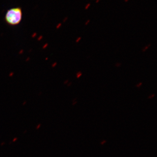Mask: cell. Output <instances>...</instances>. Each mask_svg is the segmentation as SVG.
I'll use <instances>...</instances> for the list:
<instances>
[{"label":"cell","mask_w":157,"mask_h":157,"mask_svg":"<svg viewBox=\"0 0 157 157\" xmlns=\"http://www.w3.org/2000/svg\"><path fill=\"white\" fill-rule=\"evenodd\" d=\"M23 12L20 7H15L9 9L6 12L5 20L9 25L16 26L19 25L22 19Z\"/></svg>","instance_id":"cell-1"},{"label":"cell","mask_w":157,"mask_h":157,"mask_svg":"<svg viewBox=\"0 0 157 157\" xmlns=\"http://www.w3.org/2000/svg\"><path fill=\"white\" fill-rule=\"evenodd\" d=\"M82 75V73L81 72L79 71V72H78V73H76V77L78 78H79L81 77Z\"/></svg>","instance_id":"cell-2"},{"label":"cell","mask_w":157,"mask_h":157,"mask_svg":"<svg viewBox=\"0 0 157 157\" xmlns=\"http://www.w3.org/2000/svg\"><path fill=\"white\" fill-rule=\"evenodd\" d=\"M151 46V44H149V45H147V46H145V47H144V48H143V50H142V51L144 52H145V51H146L147 50V49H148L149 47H150V46Z\"/></svg>","instance_id":"cell-3"},{"label":"cell","mask_w":157,"mask_h":157,"mask_svg":"<svg viewBox=\"0 0 157 157\" xmlns=\"http://www.w3.org/2000/svg\"><path fill=\"white\" fill-rule=\"evenodd\" d=\"M142 82H139V83H138V84H137V85H136V86H137V87H140V86H141V85H142Z\"/></svg>","instance_id":"cell-4"},{"label":"cell","mask_w":157,"mask_h":157,"mask_svg":"<svg viewBox=\"0 0 157 157\" xmlns=\"http://www.w3.org/2000/svg\"><path fill=\"white\" fill-rule=\"evenodd\" d=\"M81 37H78V38H77V39L76 40V42H79V41H80V40H81Z\"/></svg>","instance_id":"cell-5"},{"label":"cell","mask_w":157,"mask_h":157,"mask_svg":"<svg viewBox=\"0 0 157 157\" xmlns=\"http://www.w3.org/2000/svg\"><path fill=\"white\" fill-rule=\"evenodd\" d=\"M121 63H117L116 64V66L117 67H120L121 66Z\"/></svg>","instance_id":"cell-6"},{"label":"cell","mask_w":157,"mask_h":157,"mask_svg":"<svg viewBox=\"0 0 157 157\" xmlns=\"http://www.w3.org/2000/svg\"><path fill=\"white\" fill-rule=\"evenodd\" d=\"M155 97V94H151V95L149 97H148V99H151V98H153V97Z\"/></svg>","instance_id":"cell-7"},{"label":"cell","mask_w":157,"mask_h":157,"mask_svg":"<svg viewBox=\"0 0 157 157\" xmlns=\"http://www.w3.org/2000/svg\"><path fill=\"white\" fill-rule=\"evenodd\" d=\"M90 4H88L87 6H86L85 9H88V8H89V6H90Z\"/></svg>","instance_id":"cell-8"},{"label":"cell","mask_w":157,"mask_h":157,"mask_svg":"<svg viewBox=\"0 0 157 157\" xmlns=\"http://www.w3.org/2000/svg\"><path fill=\"white\" fill-rule=\"evenodd\" d=\"M40 126H41V124H39V125H38V126H37V127L36 128V129H37V130H38V129H39V128H40Z\"/></svg>","instance_id":"cell-9"},{"label":"cell","mask_w":157,"mask_h":157,"mask_svg":"<svg viewBox=\"0 0 157 157\" xmlns=\"http://www.w3.org/2000/svg\"><path fill=\"white\" fill-rule=\"evenodd\" d=\"M90 20H88L87 21H86V23H85L86 25H87L89 23V22H90Z\"/></svg>","instance_id":"cell-10"},{"label":"cell","mask_w":157,"mask_h":157,"mask_svg":"<svg viewBox=\"0 0 157 157\" xmlns=\"http://www.w3.org/2000/svg\"><path fill=\"white\" fill-rule=\"evenodd\" d=\"M17 138H15V139H13V141H15V140H17Z\"/></svg>","instance_id":"cell-11"},{"label":"cell","mask_w":157,"mask_h":157,"mask_svg":"<svg viewBox=\"0 0 157 157\" xmlns=\"http://www.w3.org/2000/svg\"><path fill=\"white\" fill-rule=\"evenodd\" d=\"M99 1H100V0H97V2H96L98 3V2H99Z\"/></svg>","instance_id":"cell-12"},{"label":"cell","mask_w":157,"mask_h":157,"mask_svg":"<svg viewBox=\"0 0 157 157\" xmlns=\"http://www.w3.org/2000/svg\"><path fill=\"white\" fill-rule=\"evenodd\" d=\"M128 0H125V2H128Z\"/></svg>","instance_id":"cell-13"}]
</instances>
